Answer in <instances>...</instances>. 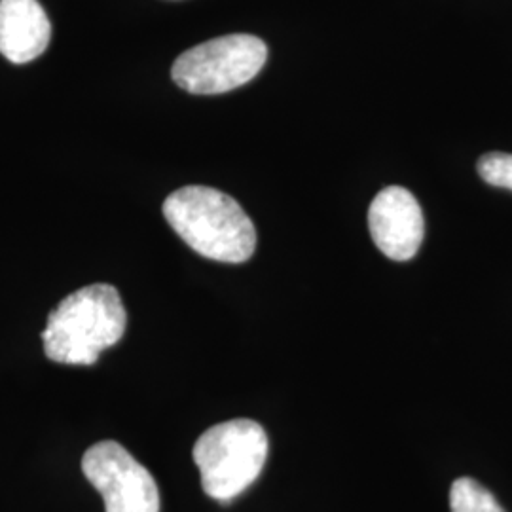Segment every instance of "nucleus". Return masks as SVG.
Here are the masks:
<instances>
[{"label":"nucleus","instance_id":"39448f33","mask_svg":"<svg viewBox=\"0 0 512 512\" xmlns=\"http://www.w3.org/2000/svg\"><path fill=\"white\" fill-rule=\"evenodd\" d=\"M82 471L103 495L107 512H160L154 476L122 444L114 440L93 444L82 458Z\"/></svg>","mask_w":512,"mask_h":512},{"label":"nucleus","instance_id":"20e7f679","mask_svg":"<svg viewBox=\"0 0 512 512\" xmlns=\"http://www.w3.org/2000/svg\"><path fill=\"white\" fill-rule=\"evenodd\" d=\"M268 48L253 35H228L202 42L177 57L173 82L188 93L217 95L251 82L262 71Z\"/></svg>","mask_w":512,"mask_h":512},{"label":"nucleus","instance_id":"423d86ee","mask_svg":"<svg viewBox=\"0 0 512 512\" xmlns=\"http://www.w3.org/2000/svg\"><path fill=\"white\" fill-rule=\"evenodd\" d=\"M368 228L387 258L406 262L420 251L425 236L420 203L403 186H387L370 203Z\"/></svg>","mask_w":512,"mask_h":512},{"label":"nucleus","instance_id":"f257e3e1","mask_svg":"<svg viewBox=\"0 0 512 512\" xmlns=\"http://www.w3.org/2000/svg\"><path fill=\"white\" fill-rule=\"evenodd\" d=\"M164 217L198 255L241 264L256 249L253 220L228 194L209 186H184L164 202Z\"/></svg>","mask_w":512,"mask_h":512},{"label":"nucleus","instance_id":"6e6552de","mask_svg":"<svg viewBox=\"0 0 512 512\" xmlns=\"http://www.w3.org/2000/svg\"><path fill=\"white\" fill-rule=\"evenodd\" d=\"M452 512H505L494 494L473 478H458L450 490Z\"/></svg>","mask_w":512,"mask_h":512},{"label":"nucleus","instance_id":"0eeeda50","mask_svg":"<svg viewBox=\"0 0 512 512\" xmlns=\"http://www.w3.org/2000/svg\"><path fill=\"white\" fill-rule=\"evenodd\" d=\"M52 25L38 0H0V54L23 65L44 54Z\"/></svg>","mask_w":512,"mask_h":512},{"label":"nucleus","instance_id":"f03ea898","mask_svg":"<svg viewBox=\"0 0 512 512\" xmlns=\"http://www.w3.org/2000/svg\"><path fill=\"white\" fill-rule=\"evenodd\" d=\"M128 315L112 285H90L63 298L48 315L42 332L46 357L59 365L90 366L118 344Z\"/></svg>","mask_w":512,"mask_h":512},{"label":"nucleus","instance_id":"7ed1b4c3","mask_svg":"<svg viewBox=\"0 0 512 512\" xmlns=\"http://www.w3.org/2000/svg\"><path fill=\"white\" fill-rule=\"evenodd\" d=\"M268 458V435L253 420L224 421L207 429L194 446L203 492L232 501L262 473Z\"/></svg>","mask_w":512,"mask_h":512},{"label":"nucleus","instance_id":"1a4fd4ad","mask_svg":"<svg viewBox=\"0 0 512 512\" xmlns=\"http://www.w3.org/2000/svg\"><path fill=\"white\" fill-rule=\"evenodd\" d=\"M476 169L484 183L512 190V154L488 152L478 160Z\"/></svg>","mask_w":512,"mask_h":512}]
</instances>
